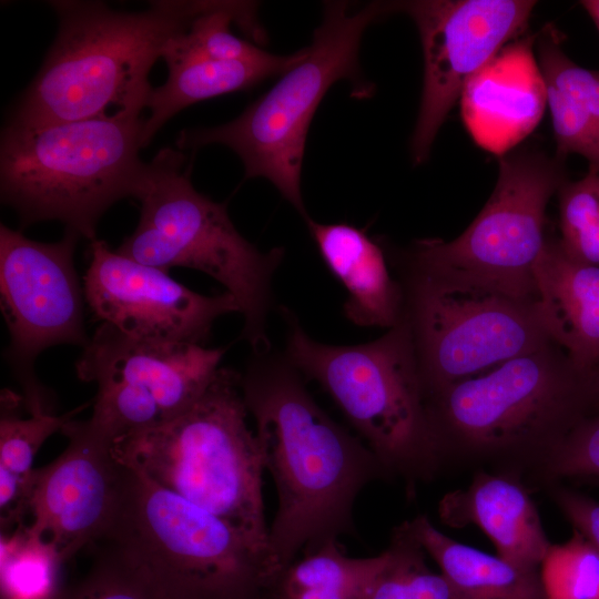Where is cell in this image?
Instances as JSON below:
<instances>
[{
    "mask_svg": "<svg viewBox=\"0 0 599 599\" xmlns=\"http://www.w3.org/2000/svg\"><path fill=\"white\" fill-rule=\"evenodd\" d=\"M241 387L277 491L268 546L283 571L298 552L353 534L358 494L388 473L317 405L284 353H252Z\"/></svg>",
    "mask_w": 599,
    "mask_h": 599,
    "instance_id": "6da1fadb",
    "label": "cell"
},
{
    "mask_svg": "<svg viewBox=\"0 0 599 599\" xmlns=\"http://www.w3.org/2000/svg\"><path fill=\"white\" fill-rule=\"evenodd\" d=\"M49 4L59 19L58 33L9 125L140 114L153 89L152 65L209 1H152L142 12L115 11L99 1Z\"/></svg>",
    "mask_w": 599,
    "mask_h": 599,
    "instance_id": "7a4b0ae2",
    "label": "cell"
},
{
    "mask_svg": "<svg viewBox=\"0 0 599 599\" xmlns=\"http://www.w3.org/2000/svg\"><path fill=\"white\" fill-rule=\"evenodd\" d=\"M443 460L537 469L585 418L599 413V372L555 342L426 397Z\"/></svg>",
    "mask_w": 599,
    "mask_h": 599,
    "instance_id": "3957f363",
    "label": "cell"
},
{
    "mask_svg": "<svg viewBox=\"0 0 599 599\" xmlns=\"http://www.w3.org/2000/svg\"><path fill=\"white\" fill-rule=\"evenodd\" d=\"M241 374L219 368L179 416L116 439L112 455L160 486L226 520L268 548L264 463L248 428Z\"/></svg>",
    "mask_w": 599,
    "mask_h": 599,
    "instance_id": "277c9868",
    "label": "cell"
},
{
    "mask_svg": "<svg viewBox=\"0 0 599 599\" xmlns=\"http://www.w3.org/2000/svg\"><path fill=\"white\" fill-rule=\"evenodd\" d=\"M144 119L118 112L37 128L7 125L1 135V200L23 227L57 220L95 238L102 214L135 196L145 164Z\"/></svg>",
    "mask_w": 599,
    "mask_h": 599,
    "instance_id": "5b68a950",
    "label": "cell"
},
{
    "mask_svg": "<svg viewBox=\"0 0 599 599\" xmlns=\"http://www.w3.org/2000/svg\"><path fill=\"white\" fill-rule=\"evenodd\" d=\"M123 467L119 507L99 542L142 569L170 599H271L282 571L268 548Z\"/></svg>",
    "mask_w": 599,
    "mask_h": 599,
    "instance_id": "8992f818",
    "label": "cell"
},
{
    "mask_svg": "<svg viewBox=\"0 0 599 599\" xmlns=\"http://www.w3.org/2000/svg\"><path fill=\"white\" fill-rule=\"evenodd\" d=\"M283 316L285 357L331 396L388 475L409 484L433 477L443 457L406 319L375 341L341 346L312 338L290 309Z\"/></svg>",
    "mask_w": 599,
    "mask_h": 599,
    "instance_id": "52a82bcc",
    "label": "cell"
},
{
    "mask_svg": "<svg viewBox=\"0 0 599 599\" xmlns=\"http://www.w3.org/2000/svg\"><path fill=\"white\" fill-rule=\"evenodd\" d=\"M183 163L180 151L165 148L145 164L134 196L141 203L138 225L115 251L166 272L189 267L216 280L240 305L242 337L253 353L266 352L273 275L284 250L262 252L250 243L232 223L226 203L194 189Z\"/></svg>",
    "mask_w": 599,
    "mask_h": 599,
    "instance_id": "ba28073f",
    "label": "cell"
},
{
    "mask_svg": "<svg viewBox=\"0 0 599 599\" xmlns=\"http://www.w3.org/2000/svg\"><path fill=\"white\" fill-rule=\"evenodd\" d=\"M396 10V2H372L353 11L347 1L324 6L323 21L314 31L304 58L236 119L214 128L187 129L176 140L179 149L222 144L242 160L245 177L268 180L302 215L301 172L312 119L328 89L347 79L368 95L358 53L366 28Z\"/></svg>",
    "mask_w": 599,
    "mask_h": 599,
    "instance_id": "9c48e42d",
    "label": "cell"
},
{
    "mask_svg": "<svg viewBox=\"0 0 599 599\" xmlns=\"http://www.w3.org/2000/svg\"><path fill=\"white\" fill-rule=\"evenodd\" d=\"M400 283L425 397L551 342L535 301L406 264Z\"/></svg>",
    "mask_w": 599,
    "mask_h": 599,
    "instance_id": "30bf717a",
    "label": "cell"
},
{
    "mask_svg": "<svg viewBox=\"0 0 599 599\" xmlns=\"http://www.w3.org/2000/svg\"><path fill=\"white\" fill-rule=\"evenodd\" d=\"M564 160L504 154L494 192L457 238L417 241L405 264L521 300H536L535 263L548 236L546 207L566 182Z\"/></svg>",
    "mask_w": 599,
    "mask_h": 599,
    "instance_id": "8fae6325",
    "label": "cell"
},
{
    "mask_svg": "<svg viewBox=\"0 0 599 599\" xmlns=\"http://www.w3.org/2000/svg\"><path fill=\"white\" fill-rule=\"evenodd\" d=\"M80 235L65 229L54 243L0 226V303L10 345L6 358L30 415L53 414L52 398L34 373L37 357L60 344L85 346L84 290L73 255Z\"/></svg>",
    "mask_w": 599,
    "mask_h": 599,
    "instance_id": "7c38bea8",
    "label": "cell"
},
{
    "mask_svg": "<svg viewBox=\"0 0 599 599\" xmlns=\"http://www.w3.org/2000/svg\"><path fill=\"white\" fill-rule=\"evenodd\" d=\"M415 21L423 48L424 82L412 156L424 163L467 81L517 37L536 6L521 0L396 2Z\"/></svg>",
    "mask_w": 599,
    "mask_h": 599,
    "instance_id": "4fadbf2b",
    "label": "cell"
},
{
    "mask_svg": "<svg viewBox=\"0 0 599 599\" xmlns=\"http://www.w3.org/2000/svg\"><path fill=\"white\" fill-rule=\"evenodd\" d=\"M89 254L85 303L98 319L129 336L203 345L219 317L240 313L231 293L199 294L102 240L91 241Z\"/></svg>",
    "mask_w": 599,
    "mask_h": 599,
    "instance_id": "5bb4252c",
    "label": "cell"
},
{
    "mask_svg": "<svg viewBox=\"0 0 599 599\" xmlns=\"http://www.w3.org/2000/svg\"><path fill=\"white\" fill-rule=\"evenodd\" d=\"M61 433L69 438L67 448L52 463L35 468L30 525L69 560L110 529L124 467L112 455L113 441L89 418L71 419Z\"/></svg>",
    "mask_w": 599,
    "mask_h": 599,
    "instance_id": "9a60e30c",
    "label": "cell"
},
{
    "mask_svg": "<svg viewBox=\"0 0 599 599\" xmlns=\"http://www.w3.org/2000/svg\"><path fill=\"white\" fill-rule=\"evenodd\" d=\"M225 348L129 336L101 323L75 363L79 379L128 384L151 395L170 420L206 389Z\"/></svg>",
    "mask_w": 599,
    "mask_h": 599,
    "instance_id": "2e32d148",
    "label": "cell"
},
{
    "mask_svg": "<svg viewBox=\"0 0 599 599\" xmlns=\"http://www.w3.org/2000/svg\"><path fill=\"white\" fill-rule=\"evenodd\" d=\"M461 115L481 148L504 155L538 124L547 103L532 38L501 48L465 84Z\"/></svg>",
    "mask_w": 599,
    "mask_h": 599,
    "instance_id": "e0dca14e",
    "label": "cell"
},
{
    "mask_svg": "<svg viewBox=\"0 0 599 599\" xmlns=\"http://www.w3.org/2000/svg\"><path fill=\"white\" fill-rule=\"evenodd\" d=\"M439 516L451 526L476 525L499 557L526 570L538 571L551 546L532 499L510 474L478 473L465 490L441 499Z\"/></svg>",
    "mask_w": 599,
    "mask_h": 599,
    "instance_id": "ac0fdd59",
    "label": "cell"
},
{
    "mask_svg": "<svg viewBox=\"0 0 599 599\" xmlns=\"http://www.w3.org/2000/svg\"><path fill=\"white\" fill-rule=\"evenodd\" d=\"M536 308L550 339L580 368L599 372V266L548 236L535 263Z\"/></svg>",
    "mask_w": 599,
    "mask_h": 599,
    "instance_id": "d6986e66",
    "label": "cell"
},
{
    "mask_svg": "<svg viewBox=\"0 0 599 599\" xmlns=\"http://www.w3.org/2000/svg\"><path fill=\"white\" fill-rule=\"evenodd\" d=\"M305 222L325 265L347 292L344 316L362 327L398 325L404 318V290L392 277L378 243L351 224L311 217Z\"/></svg>",
    "mask_w": 599,
    "mask_h": 599,
    "instance_id": "ffe728a7",
    "label": "cell"
},
{
    "mask_svg": "<svg viewBox=\"0 0 599 599\" xmlns=\"http://www.w3.org/2000/svg\"><path fill=\"white\" fill-rule=\"evenodd\" d=\"M557 31L547 27L539 43V68L550 108L557 154L587 159L599 174V70L570 60Z\"/></svg>",
    "mask_w": 599,
    "mask_h": 599,
    "instance_id": "44dd1931",
    "label": "cell"
},
{
    "mask_svg": "<svg viewBox=\"0 0 599 599\" xmlns=\"http://www.w3.org/2000/svg\"><path fill=\"white\" fill-rule=\"evenodd\" d=\"M305 55V48L290 55L272 53L260 61H219L203 58H171L164 84L153 88L146 106L142 148L174 114L196 102L217 95L246 90L265 79L283 74Z\"/></svg>",
    "mask_w": 599,
    "mask_h": 599,
    "instance_id": "7402d4cb",
    "label": "cell"
},
{
    "mask_svg": "<svg viewBox=\"0 0 599 599\" xmlns=\"http://www.w3.org/2000/svg\"><path fill=\"white\" fill-rule=\"evenodd\" d=\"M406 525L440 572L471 599H546L538 571L526 570L497 556L458 542L439 531L426 516Z\"/></svg>",
    "mask_w": 599,
    "mask_h": 599,
    "instance_id": "603a6c76",
    "label": "cell"
},
{
    "mask_svg": "<svg viewBox=\"0 0 599 599\" xmlns=\"http://www.w3.org/2000/svg\"><path fill=\"white\" fill-rule=\"evenodd\" d=\"M257 3L252 1H209L187 29L171 39L162 59L203 58L219 61H260L272 53L234 35L230 26L235 22L252 38L261 41L265 31L256 18Z\"/></svg>",
    "mask_w": 599,
    "mask_h": 599,
    "instance_id": "cb8c5ba5",
    "label": "cell"
},
{
    "mask_svg": "<svg viewBox=\"0 0 599 599\" xmlns=\"http://www.w3.org/2000/svg\"><path fill=\"white\" fill-rule=\"evenodd\" d=\"M68 560L29 524L0 536V599H67Z\"/></svg>",
    "mask_w": 599,
    "mask_h": 599,
    "instance_id": "d4e9b609",
    "label": "cell"
},
{
    "mask_svg": "<svg viewBox=\"0 0 599 599\" xmlns=\"http://www.w3.org/2000/svg\"><path fill=\"white\" fill-rule=\"evenodd\" d=\"M389 558L386 549L369 558H351L328 540L315 549L304 551L277 578L271 599L275 593L301 589H319L348 595L354 599H367L369 591Z\"/></svg>",
    "mask_w": 599,
    "mask_h": 599,
    "instance_id": "484cf974",
    "label": "cell"
},
{
    "mask_svg": "<svg viewBox=\"0 0 599 599\" xmlns=\"http://www.w3.org/2000/svg\"><path fill=\"white\" fill-rule=\"evenodd\" d=\"M389 558L376 578L367 599H471L441 572L426 565L424 549L412 536L406 521L392 535Z\"/></svg>",
    "mask_w": 599,
    "mask_h": 599,
    "instance_id": "4316f807",
    "label": "cell"
},
{
    "mask_svg": "<svg viewBox=\"0 0 599 599\" xmlns=\"http://www.w3.org/2000/svg\"><path fill=\"white\" fill-rule=\"evenodd\" d=\"M538 573L546 599H599V550L577 530L551 544Z\"/></svg>",
    "mask_w": 599,
    "mask_h": 599,
    "instance_id": "83f0119b",
    "label": "cell"
},
{
    "mask_svg": "<svg viewBox=\"0 0 599 599\" xmlns=\"http://www.w3.org/2000/svg\"><path fill=\"white\" fill-rule=\"evenodd\" d=\"M23 398L6 389L1 395L0 468L16 475L32 474L33 459L42 444L54 433L62 432L83 406L63 415L40 414L24 418L17 408Z\"/></svg>",
    "mask_w": 599,
    "mask_h": 599,
    "instance_id": "f1b7e54d",
    "label": "cell"
},
{
    "mask_svg": "<svg viewBox=\"0 0 599 599\" xmlns=\"http://www.w3.org/2000/svg\"><path fill=\"white\" fill-rule=\"evenodd\" d=\"M558 200L564 251L578 262L599 266V174L588 169L583 177L566 181Z\"/></svg>",
    "mask_w": 599,
    "mask_h": 599,
    "instance_id": "f546056e",
    "label": "cell"
},
{
    "mask_svg": "<svg viewBox=\"0 0 599 599\" xmlns=\"http://www.w3.org/2000/svg\"><path fill=\"white\" fill-rule=\"evenodd\" d=\"M67 599H170L152 579L116 549L104 545L88 573Z\"/></svg>",
    "mask_w": 599,
    "mask_h": 599,
    "instance_id": "4dcf8cb0",
    "label": "cell"
},
{
    "mask_svg": "<svg viewBox=\"0 0 599 599\" xmlns=\"http://www.w3.org/2000/svg\"><path fill=\"white\" fill-rule=\"evenodd\" d=\"M536 471L548 481L561 478L599 480V413L580 422Z\"/></svg>",
    "mask_w": 599,
    "mask_h": 599,
    "instance_id": "1f68e13d",
    "label": "cell"
},
{
    "mask_svg": "<svg viewBox=\"0 0 599 599\" xmlns=\"http://www.w3.org/2000/svg\"><path fill=\"white\" fill-rule=\"evenodd\" d=\"M551 497L575 530L599 550V501L578 491L554 486Z\"/></svg>",
    "mask_w": 599,
    "mask_h": 599,
    "instance_id": "d6a6232c",
    "label": "cell"
},
{
    "mask_svg": "<svg viewBox=\"0 0 599 599\" xmlns=\"http://www.w3.org/2000/svg\"><path fill=\"white\" fill-rule=\"evenodd\" d=\"M580 4L591 17L592 21L599 30V0H585L581 1Z\"/></svg>",
    "mask_w": 599,
    "mask_h": 599,
    "instance_id": "836d02e7",
    "label": "cell"
}]
</instances>
